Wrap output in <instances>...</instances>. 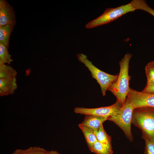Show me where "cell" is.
I'll use <instances>...</instances> for the list:
<instances>
[{
    "label": "cell",
    "instance_id": "4fadbf2b",
    "mask_svg": "<svg viewBox=\"0 0 154 154\" xmlns=\"http://www.w3.org/2000/svg\"><path fill=\"white\" fill-rule=\"evenodd\" d=\"M89 149L91 152L96 154H112V146H109L97 141Z\"/></svg>",
    "mask_w": 154,
    "mask_h": 154
},
{
    "label": "cell",
    "instance_id": "3957f363",
    "mask_svg": "<svg viewBox=\"0 0 154 154\" xmlns=\"http://www.w3.org/2000/svg\"><path fill=\"white\" fill-rule=\"evenodd\" d=\"M78 58L83 63L90 72L92 77L96 80L99 84L103 96H104L106 91L117 80L118 74L114 75L104 72L95 66L87 56L83 54L77 55Z\"/></svg>",
    "mask_w": 154,
    "mask_h": 154
},
{
    "label": "cell",
    "instance_id": "5bb4252c",
    "mask_svg": "<svg viewBox=\"0 0 154 154\" xmlns=\"http://www.w3.org/2000/svg\"><path fill=\"white\" fill-rule=\"evenodd\" d=\"M94 131L98 141L109 146H112L111 137L106 133L103 125Z\"/></svg>",
    "mask_w": 154,
    "mask_h": 154
},
{
    "label": "cell",
    "instance_id": "6da1fadb",
    "mask_svg": "<svg viewBox=\"0 0 154 154\" xmlns=\"http://www.w3.org/2000/svg\"><path fill=\"white\" fill-rule=\"evenodd\" d=\"M132 55L127 53L120 61V71L116 81L109 88L110 91L116 97L117 101L122 106L125 102L130 90L129 81L130 76L129 74V62Z\"/></svg>",
    "mask_w": 154,
    "mask_h": 154
},
{
    "label": "cell",
    "instance_id": "5b68a950",
    "mask_svg": "<svg viewBox=\"0 0 154 154\" xmlns=\"http://www.w3.org/2000/svg\"><path fill=\"white\" fill-rule=\"evenodd\" d=\"M135 10L130 3L115 8H107L100 16L88 23L85 27L91 29L110 23Z\"/></svg>",
    "mask_w": 154,
    "mask_h": 154
},
{
    "label": "cell",
    "instance_id": "7a4b0ae2",
    "mask_svg": "<svg viewBox=\"0 0 154 154\" xmlns=\"http://www.w3.org/2000/svg\"><path fill=\"white\" fill-rule=\"evenodd\" d=\"M131 123L141 131L143 137L154 143V107L134 109Z\"/></svg>",
    "mask_w": 154,
    "mask_h": 154
},
{
    "label": "cell",
    "instance_id": "9c48e42d",
    "mask_svg": "<svg viewBox=\"0 0 154 154\" xmlns=\"http://www.w3.org/2000/svg\"><path fill=\"white\" fill-rule=\"evenodd\" d=\"M16 19L13 7L7 1L0 0V26L15 25Z\"/></svg>",
    "mask_w": 154,
    "mask_h": 154
},
{
    "label": "cell",
    "instance_id": "8992f818",
    "mask_svg": "<svg viewBox=\"0 0 154 154\" xmlns=\"http://www.w3.org/2000/svg\"><path fill=\"white\" fill-rule=\"evenodd\" d=\"M17 71L11 66L0 61V96L12 95L17 88Z\"/></svg>",
    "mask_w": 154,
    "mask_h": 154
},
{
    "label": "cell",
    "instance_id": "30bf717a",
    "mask_svg": "<svg viewBox=\"0 0 154 154\" xmlns=\"http://www.w3.org/2000/svg\"><path fill=\"white\" fill-rule=\"evenodd\" d=\"M108 119L104 117L94 115H85L80 125L87 127L94 131L99 128Z\"/></svg>",
    "mask_w": 154,
    "mask_h": 154
},
{
    "label": "cell",
    "instance_id": "277c9868",
    "mask_svg": "<svg viewBox=\"0 0 154 154\" xmlns=\"http://www.w3.org/2000/svg\"><path fill=\"white\" fill-rule=\"evenodd\" d=\"M134 109L126 98L125 102L119 109L108 119L119 126L130 141H132L133 139L131 131V124Z\"/></svg>",
    "mask_w": 154,
    "mask_h": 154
},
{
    "label": "cell",
    "instance_id": "e0dca14e",
    "mask_svg": "<svg viewBox=\"0 0 154 154\" xmlns=\"http://www.w3.org/2000/svg\"><path fill=\"white\" fill-rule=\"evenodd\" d=\"M134 7L135 10L144 11L154 17V10L150 7L145 0H135L134 3Z\"/></svg>",
    "mask_w": 154,
    "mask_h": 154
},
{
    "label": "cell",
    "instance_id": "ba28073f",
    "mask_svg": "<svg viewBox=\"0 0 154 154\" xmlns=\"http://www.w3.org/2000/svg\"><path fill=\"white\" fill-rule=\"evenodd\" d=\"M122 105L118 101L108 106L95 108L76 107L74 111L76 114L85 115H94L108 118L116 113L121 108Z\"/></svg>",
    "mask_w": 154,
    "mask_h": 154
},
{
    "label": "cell",
    "instance_id": "52a82bcc",
    "mask_svg": "<svg viewBox=\"0 0 154 154\" xmlns=\"http://www.w3.org/2000/svg\"><path fill=\"white\" fill-rule=\"evenodd\" d=\"M126 98L134 109L144 107H154V93H144L130 88Z\"/></svg>",
    "mask_w": 154,
    "mask_h": 154
},
{
    "label": "cell",
    "instance_id": "ac0fdd59",
    "mask_svg": "<svg viewBox=\"0 0 154 154\" xmlns=\"http://www.w3.org/2000/svg\"><path fill=\"white\" fill-rule=\"evenodd\" d=\"M24 154H46L47 151L45 149L37 146L31 147L23 149Z\"/></svg>",
    "mask_w": 154,
    "mask_h": 154
},
{
    "label": "cell",
    "instance_id": "2e32d148",
    "mask_svg": "<svg viewBox=\"0 0 154 154\" xmlns=\"http://www.w3.org/2000/svg\"><path fill=\"white\" fill-rule=\"evenodd\" d=\"M147 84H154V60L147 64L145 68Z\"/></svg>",
    "mask_w": 154,
    "mask_h": 154
},
{
    "label": "cell",
    "instance_id": "ffe728a7",
    "mask_svg": "<svg viewBox=\"0 0 154 154\" xmlns=\"http://www.w3.org/2000/svg\"><path fill=\"white\" fill-rule=\"evenodd\" d=\"M141 92L147 93H154V84H147Z\"/></svg>",
    "mask_w": 154,
    "mask_h": 154
},
{
    "label": "cell",
    "instance_id": "44dd1931",
    "mask_svg": "<svg viewBox=\"0 0 154 154\" xmlns=\"http://www.w3.org/2000/svg\"><path fill=\"white\" fill-rule=\"evenodd\" d=\"M12 154H24L23 149H16L13 153Z\"/></svg>",
    "mask_w": 154,
    "mask_h": 154
},
{
    "label": "cell",
    "instance_id": "9a60e30c",
    "mask_svg": "<svg viewBox=\"0 0 154 154\" xmlns=\"http://www.w3.org/2000/svg\"><path fill=\"white\" fill-rule=\"evenodd\" d=\"M8 49L5 45L0 43V61L3 64H10L13 61Z\"/></svg>",
    "mask_w": 154,
    "mask_h": 154
},
{
    "label": "cell",
    "instance_id": "7402d4cb",
    "mask_svg": "<svg viewBox=\"0 0 154 154\" xmlns=\"http://www.w3.org/2000/svg\"><path fill=\"white\" fill-rule=\"evenodd\" d=\"M46 154H60L59 153L56 151L51 150L50 151H47Z\"/></svg>",
    "mask_w": 154,
    "mask_h": 154
},
{
    "label": "cell",
    "instance_id": "8fae6325",
    "mask_svg": "<svg viewBox=\"0 0 154 154\" xmlns=\"http://www.w3.org/2000/svg\"><path fill=\"white\" fill-rule=\"evenodd\" d=\"M15 26L12 25L0 26V43L5 45L8 49L10 35Z\"/></svg>",
    "mask_w": 154,
    "mask_h": 154
},
{
    "label": "cell",
    "instance_id": "d6986e66",
    "mask_svg": "<svg viewBox=\"0 0 154 154\" xmlns=\"http://www.w3.org/2000/svg\"><path fill=\"white\" fill-rule=\"evenodd\" d=\"M143 137L145 143V154H154V143L150 141L145 137Z\"/></svg>",
    "mask_w": 154,
    "mask_h": 154
},
{
    "label": "cell",
    "instance_id": "7c38bea8",
    "mask_svg": "<svg viewBox=\"0 0 154 154\" xmlns=\"http://www.w3.org/2000/svg\"><path fill=\"white\" fill-rule=\"evenodd\" d=\"M78 126L85 138L89 148L97 141L94 130L87 127L79 124Z\"/></svg>",
    "mask_w": 154,
    "mask_h": 154
}]
</instances>
